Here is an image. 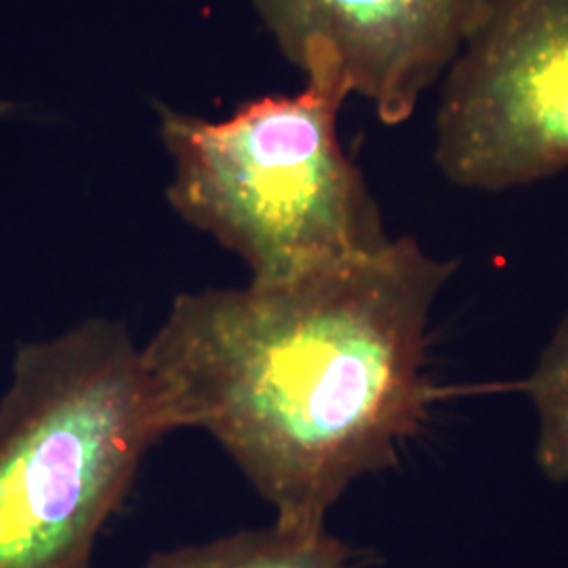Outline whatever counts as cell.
I'll return each instance as SVG.
<instances>
[{"instance_id": "obj_4", "label": "cell", "mask_w": 568, "mask_h": 568, "mask_svg": "<svg viewBox=\"0 0 568 568\" xmlns=\"http://www.w3.org/2000/svg\"><path fill=\"white\" fill-rule=\"evenodd\" d=\"M440 82L447 182L504 192L568 169V0H485Z\"/></svg>"}, {"instance_id": "obj_7", "label": "cell", "mask_w": 568, "mask_h": 568, "mask_svg": "<svg viewBox=\"0 0 568 568\" xmlns=\"http://www.w3.org/2000/svg\"><path fill=\"white\" fill-rule=\"evenodd\" d=\"M525 392L537 419L535 462L551 483H568V314L554 331Z\"/></svg>"}, {"instance_id": "obj_5", "label": "cell", "mask_w": 568, "mask_h": 568, "mask_svg": "<svg viewBox=\"0 0 568 568\" xmlns=\"http://www.w3.org/2000/svg\"><path fill=\"white\" fill-rule=\"evenodd\" d=\"M485 0H255L297 68L335 61L386 124L443 81Z\"/></svg>"}, {"instance_id": "obj_6", "label": "cell", "mask_w": 568, "mask_h": 568, "mask_svg": "<svg viewBox=\"0 0 568 568\" xmlns=\"http://www.w3.org/2000/svg\"><path fill=\"white\" fill-rule=\"evenodd\" d=\"M143 568H354V562L326 528L295 530L274 523L164 551Z\"/></svg>"}, {"instance_id": "obj_2", "label": "cell", "mask_w": 568, "mask_h": 568, "mask_svg": "<svg viewBox=\"0 0 568 568\" xmlns=\"http://www.w3.org/2000/svg\"><path fill=\"white\" fill-rule=\"evenodd\" d=\"M173 432L112 321L21 345L0 400V568H89L143 457Z\"/></svg>"}, {"instance_id": "obj_1", "label": "cell", "mask_w": 568, "mask_h": 568, "mask_svg": "<svg viewBox=\"0 0 568 568\" xmlns=\"http://www.w3.org/2000/svg\"><path fill=\"white\" fill-rule=\"evenodd\" d=\"M453 272L405 236L293 281L183 293L143 363L173 429L213 436L276 525L321 530L424 424L427 323Z\"/></svg>"}, {"instance_id": "obj_3", "label": "cell", "mask_w": 568, "mask_h": 568, "mask_svg": "<svg viewBox=\"0 0 568 568\" xmlns=\"http://www.w3.org/2000/svg\"><path fill=\"white\" fill-rule=\"evenodd\" d=\"M297 95L243 103L227 121L163 110L173 159L166 199L251 270V283H284L384 248L379 206L337 138L352 93L335 61L304 70Z\"/></svg>"}]
</instances>
